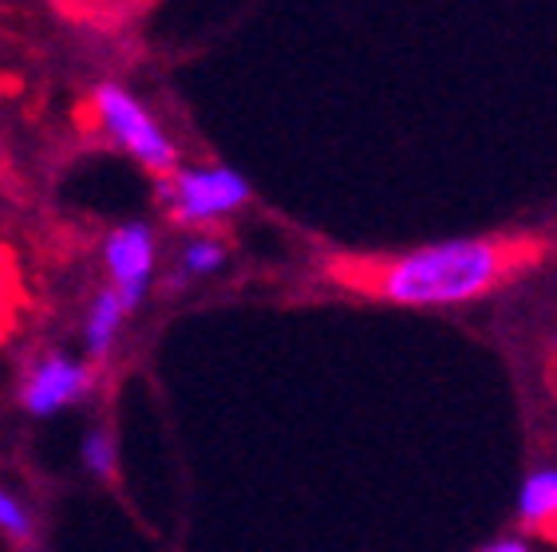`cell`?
Here are the masks:
<instances>
[{"label":"cell","instance_id":"8992f818","mask_svg":"<svg viewBox=\"0 0 557 552\" xmlns=\"http://www.w3.org/2000/svg\"><path fill=\"white\" fill-rule=\"evenodd\" d=\"M518 529L557 541V469L530 474L518 493Z\"/></svg>","mask_w":557,"mask_h":552},{"label":"cell","instance_id":"6da1fadb","mask_svg":"<svg viewBox=\"0 0 557 552\" xmlns=\"http://www.w3.org/2000/svg\"><path fill=\"white\" fill-rule=\"evenodd\" d=\"M546 256V237L491 234L419 244L404 253H324L317 273L348 297L399 309H440L510 288L525 273H534Z\"/></svg>","mask_w":557,"mask_h":552},{"label":"cell","instance_id":"9c48e42d","mask_svg":"<svg viewBox=\"0 0 557 552\" xmlns=\"http://www.w3.org/2000/svg\"><path fill=\"white\" fill-rule=\"evenodd\" d=\"M0 532H4L12 544H21V549H33V544H36V520H33V513L24 510L21 501L9 493V489H0Z\"/></svg>","mask_w":557,"mask_h":552},{"label":"cell","instance_id":"277c9868","mask_svg":"<svg viewBox=\"0 0 557 552\" xmlns=\"http://www.w3.org/2000/svg\"><path fill=\"white\" fill-rule=\"evenodd\" d=\"M91 387H96V367H91V363L67 360V355L52 351V355L36 360L33 367H28V375H24L21 406L33 414V418H48V414L87 399Z\"/></svg>","mask_w":557,"mask_h":552},{"label":"cell","instance_id":"7a4b0ae2","mask_svg":"<svg viewBox=\"0 0 557 552\" xmlns=\"http://www.w3.org/2000/svg\"><path fill=\"white\" fill-rule=\"evenodd\" d=\"M87 115H91V130H108L115 138V147H123L135 162H143L150 174L171 178L178 171V150L154 118L147 115V106L131 96L127 87L119 84H99L91 91V103H87Z\"/></svg>","mask_w":557,"mask_h":552},{"label":"cell","instance_id":"5b68a950","mask_svg":"<svg viewBox=\"0 0 557 552\" xmlns=\"http://www.w3.org/2000/svg\"><path fill=\"white\" fill-rule=\"evenodd\" d=\"M103 261H108L111 288L123 300V312H135L147 297L150 273H154V234L143 222L119 225L103 244Z\"/></svg>","mask_w":557,"mask_h":552},{"label":"cell","instance_id":"8fae6325","mask_svg":"<svg viewBox=\"0 0 557 552\" xmlns=\"http://www.w3.org/2000/svg\"><path fill=\"white\" fill-rule=\"evenodd\" d=\"M542 382H546L549 399L557 403V336L546 343V351H542Z\"/></svg>","mask_w":557,"mask_h":552},{"label":"cell","instance_id":"30bf717a","mask_svg":"<svg viewBox=\"0 0 557 552\" xmlns=\"http://www.w3.org/2000/svg\"><path fill=\"white\" fill-rule=\"evenodd\" d=\"M84 466L103 481L119 478V454H115V435L111 430H91L84 438Z\"/></svg>","mask_w":557,"mask_h":552},{"label":"cell","instance_id":"7c38bea8","mask_svg":"<svg viewBox=\"0 0 557 552\" xmlns=\"http://www.w3.org/2000/svg\"><path fill=\"white\" fill-rule=\"evenodd\" d=\"M479 552H530L525 549L522 541H510V537H506V541H491V544H483V549Z\"/></svg>","mask_w":557,"mask_h":552},{"label":"cell","instance_id":"3957f363","mask_svg":"<svg viewBox=\"0 0 557 552\" xmlns=\"http://www.w3.org/2000/svg\"><path fill=\"white\" fill-rule=\"evenodd\" d=\"M162 210L174 225L206 229L225 213L249 202V181L230 166H202V171H178L159 181Z\"/></svg>","mask_w":557,"mask_h":552},{"label":"cell","instance_id":"52a82bcc","mask_svg":"<svg viewBox=\"0 0 557 552\" xmlns=\"http://www.w3.org/2000/svg\"><path fill=\"white\" fill-rule=\"evenodd\" d=\"M123 319H127V312H123V300L115 297V288H103L96 297V304H91V312H87V355L96 363H103L111 355V343H115V331L123 328Z\"/></svg>","mask_w":557,"mask_h":552},{"label":"cell","instance_id":"ba28073f","mask_svg":"<svg viewBox=\"0 0 557 552\" xmlns=\"http://www.w3.org/2000/svg\"><path fill=\"white\" fill-rule=\"evenodd\" d=\"M178 265H183V268H178V276L166 285L171 292L183 285V280H190V276L218 273V268L225 265V244L218 241V237H194V241L183 249V261H178Z\"/></svg>","mask_w":557,"mask_h":552}]
</instances>
